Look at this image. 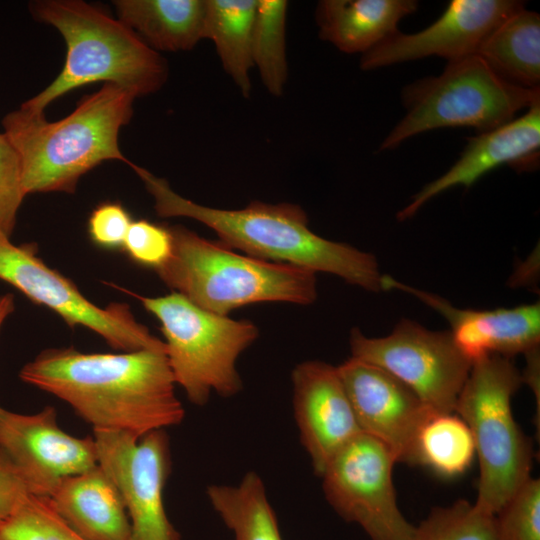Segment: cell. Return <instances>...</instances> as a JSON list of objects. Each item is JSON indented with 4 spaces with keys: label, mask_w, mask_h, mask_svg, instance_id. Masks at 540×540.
<instances>
[{
    "label": "cell",
    "mask_w": 540,
    "mask_h": 540,
    "mask_svg": "<svg viewBox=\"0 0 540 540\" xmlns=\"http://www.w3.org/2000/svg\"><path fill=\"white\" fill-rule=\"evenodd\" d=\"M19 377L67 403L93 430L140 438L180 424L185 415L165 352L50 348L25 364Z\"/></svg>",
    "instance_id": "1"
},
{
    "label": "cell",
    "mask_w": 540,
    "mask_h": 540,
    "mask_svg": "<svg viewBox=\"0 0 540 540\" xmlns=\"http://www.w3.org/2000/svg\"><path fill=\"white\" fill-rule=\"evenodd\" d=\"M130 167L153 197L160 217L194 219L213 230L220 243L251 257L330 273L364 290L382 291L375 256L315 234L297 204L253 201L236 210L208 207L177 194L166 179L134 163Z\"/></svg>",
    "instance_id": "2"
},
{
    "label": "cell",
    "mask_w": 540,
    "mask_h": 540,
    "mask_svg": "<svg viewBox=\"0 0 540 540\" xmlns=\"http://www.w3.org/2000/svg\"><path fill=\"white\" fill-rule=\"evenodd\" d=\"M135 99L128 90L104 83L58 121L21 106L6 114L3 133L19 158L26 194L74 193L79 179L102 162L129 164L118 140L133 117Z\"/></svg>",
    "instance_id": "3"
},
{
    "label": "cell",
    "mask_w": 540,
    "mask_h": 540,
    "mask_svg": "<svg viewBox=\"0 0 540 540\" xmlns=\"http://www.w3.org/2000/svg\"><path fill=\"white\" fill-rule=\"evenodd\" d=\"M29 9L37 21L59 31L66 57L58 76L21 107L44 113L57 98L95 82L116 84L136 98L166 83L168 66L159 52L98 7L81 0H38Z\"/></svg>",
    "instance_id": "4"
},
{
    "label": "cell",
    "mask_w": 540,
    "mask_h": 540,
    "mask_svg": "<svg viewBox=\"0 0 540 540\" xmlns=\"http://www.w3.org/2000/svg\"><path fill=\"white\" fill-rule=\"evenodd\" d=\"M168 228L172 251L155 271L174 292L205 310L228 315L254 303L308 305L317 298L316 273L309 269L236 253L182 225Z\"/></svg>",
    "instance_id": "5"
},
{
    "label": "cell",
    "mask_w": 540,
    "mask_h": 540,
    "mask_svg": "<svg viewBox=\"0 0 540 540\" xmlns=\"http://www.w3.org/2000/svg\"><path fill=\"white\" fill-rule=\"evenodd\" d=\"M522 384L511 358L487 355L472 363L454 411L472 434L479 462L474 505L491 515L531 478L532 444L511 407Z\"/></svg>",
    "instance_id": "6"
},
{
    "label": "cell",
    "mask_w": 540,
    "mask_h": 540,
    "mask_svg": "<svg viewBox=\"0 0 540 540\" xmlns=\"http://www.w3.org/2000/svg\"><path fill=\"white\" fill-rule=\"evenodd\" d=\"M131 295L160 322L175 383L190 402L203 406L213 392L222 397L240 392L236 362L259 336L253 322L210 312L174 291L160 297Z\"/></svg>",
    "instance_id": "7"
},
{
    "label": "cell",
    "mask_w": 540,
    "mask_h": 540,
    "mask_svg": "<svg viewBox=\"0 0 540 540\" xmlns=\"http://www.w3.org/2000/svg\"><path fill=\"white\" fill-rule=\"evenodd\" d=\"M407 113L383 140L380 150L394 149L406 139L444 127L492 130L540 101V89L513 85L478 55L449 61L438 76L426 77L402 91Z\"/></svg>",
    "instance_id": "8"
},
{
    "label": "cell",
    "mask_w": 540,
    "mask_h": 540,
    "mask_svg": "<svg viewBox=\"0 0 540 540\" xmlns=\"http://www.w3.org/2000/svg\"><path fill=\"white\" fill-rule=\"evenodd\" d=\"M351 357L381 367L407 385L434 413H454L472 362L450 331H432L401 319L384 337L350 334Z\"/></svg>",
    "instance_id": "9"
},
{
    "label": "cell",
    "mask_w": 540,
    "mask_h": 540,
    "mask_svg": "<svg viewBox=\"0 0 540 540\" xmlns=\"http://www.w3.org/2000/svg\"><path fill=\"white\" fill-rule=\"evenodd\" d=\"M0 279L57 313L68 326H82L95 332L115 350L166 352L164 341L139 323L127 304L95 305L70 279L48 267L37 256L35 245L13 244L1 227Z\"/></svg>",
    "instance_id": "10"
},
{
    "label": "cell",
    "mask_w": 540,
    "mask_h": 540,
    "mask_svg": "<svg viewBox=\"0 0 540 540\" xmlns=\"http://www.w3.org/2000/svg\"><path fill=\"white\" fill-rule=\"evenodd\" d=\"M390 450L360 433L326 465L320 477L326 500L345 521L359 525L370 540H411L413 526L400 511Z\"/></svg>",
    "instance_id": "11"
},
{
    "label": "cell",
    "mask_w": 540,
    "mask_h": 540,
    "mask_svg": "<svg viewBox=\"0 0 540 540\" xmlns=\"http://www.w3.org/2000/svg\"><path fill=\"white\" fill-rule=\"evenodd\" d=\"M98 466L118 490L131 527L129 540H180L164 507L163 493L171 470L165 429L142 437L93 430Z\"/></svg>",
    "instance_id": "12"
},
{
    "label": "cell",
    "mask_w": 540,
    "mask_h": 540,
    "mask_svg": "<svg viewBox=\"0 0 540 540\" xmlns=\"http://www.w3.org/2000/svg\"><path fill=\"white\" fill-rule=\"evenodd\" d=\"M337 370L361 432L383 443L396 462L418 465L417 438L435 413L381 367L350 357Z\"/></svg>",
    "instance_id": "13"
},
{
    "label": "cell",
    "mask_w": 540,
    "mask_h": 540,
    "mask_svg": "<svg viewBox=\"0 0 540 540\" xmlns=\"http://www.w3.org/2000/svg\"><path fill=\"white\" fill-rule=\"evenodd\" d=\"M0 449L34 496L49 497L63 478L98 465L93 436L79 438L62 430L50 406L35 414L0 407Z\"/></svg>",
    "instance_id": "14"
},
{
    "label": "cell",
    "mask_w": 540,
    "mask_h": 540,
    "mask_svg": "<svg viewBox=\"0 0 540 540\" xmlns=\"http://www.w3.org/2000/svg\"><path fill=\"white\" fill-rule=\"evenodd\" d=\"M524 7L515 0H452L430 26L414 34L397 31L362 54V70L440 56L449 61L477 54L490 33Z\"/></svg>",
    "instance_id": "15"
},
{
    "label": "cell",
    "mask_w": 540,
    "mask_h": 540,
    "mask_svg": "<svg viewBox=\"0 0 540 540\" xmlns=\"http://www.w3.org/2000/svg\"><path fill=\"white\" fill-rule=\"evenodd\" d=\"M291 379L300 440L321 476L333 456L362 432L337 367L305 361L293 369Z\"/></svg>",
    "instance_id": "16"
},
{
    "label": "cell",
    "mask_w": 540,
    "mask_h": 540,
    "mask_svg": "<svg viewBox=\"0 0 540 540\" xmlns=\"http://www.w3.org/2000/svg\"><path fill=\"white\" fill-rule=\"evenodd\" d=\"M390 289L409 293L441 314L451 326L454 342L472 363L490 354L512 358L539 347V302L493 310L461 309L436 294L383 275L382 290Z\"/></svg>",
    "instance_id": "17"
},
{
    "label": "cell",
    "mask_w": 540,
    "mask_h": 540,
    "mask_svg": "<svg viewBox=\"0 0 540 540\" xmlns=\"http://www.w3.org/2000/svg\"><path fill=\"white\" fill-rule=\"evenodd\" d=\"M540 150V101L521 116L468 139L454 165L426 184L411 202L397 213V219L411 218L430 199L454 187H471L478 179L502 166L518 170L535 169Z\"/></svg>",
    "instance_id": "18"
},
{
    "label": "cell",
    "mask_w": 540,
    "mask_h": 540,
    "mask_svg": "<svg viewBox=\"0 0 540 540\" xmlns=\"http://www.w3.org/2000/svg\"><path fill=\"white\" fill-rule=\"evenodd\" d=\"M48 498L56 513L85 540L130 539L122 498L98 465L63 478Z\"/></svg>",
    "instance_id": "19"
},
{
    "label": "cell",
    "mask_w": 540,
    "mask_h": 540,
    "mask_svg": "<svg viewBox=\"0 0 540 540\" xmlns=\"http://www.w3.org/2000/svg\"><path fill=\"white\" fill-rule=\"evenodd\" d=\"M414 0H322L315 10L319 37L344 53H366L396 33L416 11Z\"/></svg>",
    "instance_id": "20"
},
{
    "label": "cell",
    "mask_w": 540,
    "mask_h": 540,
    "mask_svg": "<svg viewBox=\"0 0 540 540\" xmlns=\"http://www.w3.org/2000/svg\"><path fill=\"white\" fill-rule=\"evenodd\" d=\"M117 19L155 51L192 50L203 39L206 0H116Z\"/></svg>",
    "instance_id": "21"
},
{
    "label": "cell",
    "mask_w": 540,
    "mask_h": 540,
    "mask_svg": "<svg viewBox=\"0 0 540 540\" xmlns=\"http://www.w3.org/2000/svg\"><path fill=\"white\" fill-rule=\"evenodd\" d=\"M505 81L536 89L540 83V16L518 9L486 38L477 54Z\"/></svg>",
    "instance_id": "22"
},
{
    "label": "cell",
    "mask_w": 540,
    "mask_h": 540,
    "mask_svg": "<svg viewBox=\"0 0 540 540\" xmlns=\"http://www.w3.org/2000/svg\"><path fill=\"white\" fill-rule=\"evenodd\" d=\"M257 0H206L203 39L214 43L224 71L244 97L251 92V44Z\"/></svg>",
    "instance_id": "23"
},
{
    "label": "cell",
    "mask_w": 540,
    "mask_h": 540,
    "mask_svg": "<svg viewBox=\"0 0 540 540\" xmlns=\"http://www.w3.org/2000/svg\"><path fill=\"white\" fill-rule=\"evenodd\" d=\"M208 500L234 540H283L261 477L247 472L236 485L212 484Z\"/></svg>",
    "instance_id": "24"
},
{
    "label": "cell",
    "mask_w": 540,
    "mask_h": 540,
    "mask_svg": "<svg viewBox=\"0 0 540 540\" xmlns=\"http://www.w3.org/2000/svg\"><path fill=\"white\" fill-rule=\"evenodd\" d=\"M418 465L443 477L464 473L475 457L472 434L454 413H435L422 426L417 438Z\"/></svg>",
    "instance_id": "25"
},
{
    "label": "cell",
    "mask_w": 540,
    "mask_h": 540,
    "mask_svg": "<svg viewBox=\"0 0 540 540\" xmlns=\"http://www.w3.org/2000/svg\"><path fill=\"white\" fill-rule=\"evenodd\" d=\"M288 2L257 0L253 25L251 59L266 90L283 94L288 79L286 23Z\"/></svg>",
    "instance_id": "26"
},
{
    "label": "cell",
    "mask_w": 540,
    "mask_h": 540,
    "mask_svg": "<svg viewBox=\"0 0 540 540\" xmlns=\"http://www.w3.org/2000/svg\"><path fill=\"white\" fill-rule=\"evenodd\" d=\"M411 540H497L494 515L458 500L436 507L415 526Z\"/></svg>",
    "instance_id": "27"
},
{
    "label": "cell",
    "mask_w": 540,
    "mask_h": 540,
    "mask_svg": "<svg viewBox=\"0 0 540 540\" xmlns=\"http://www.w3.org/2000/svg\"><path fill=\"white\" fill-rule=\"evenodd\" d=\"M0 540H85L56 513L48 497L30 495L0 523Z\"/></svg>",
    "instance_id": "28"
},
{
    "label": "cell",
    "mask_w": 540,
    "mask_h": 540,
    "mask_svg": "<svg viewBox=\"0 0 540 540\" xmlns=\"http://www.w3.org/2000/svg\"><path fill=\"white\" fill-rule=\"evenodd\" d=\"M497 540H540V480L529 478L494 515Z\"/></svg>",
    "instance_id": "29"
},
{
    "label": "cell",
    "mask_w": 540,
    "mask_h": 540,
    "mask_svg": "<svg viewBox=\"0 0 540 540\" xmlns=\"http://www.w3.org/2000/svg\"><path fill=\"white\" fill-rule=\"evenodd\" d=\"M122 248L133 261L157 269L170 257L171 233L147 220L132 221Z\"/></svg>",
    "instance_id": "30"
},
{
    "label": "cell",
    "mask_w": 540,
    "mask_h": 540,
    "mask_svg": "<svg viewBox=\"0 0 540 540\" xmlns=\"http://www.w3.org/2000/svg\"><path fill=\"white\" fill-rule=\"evenodd\" d=\"M19 158L4 133H0V227L11 236L17 213L26 196Z\"/></svg>",
    "instance_id": "31"
},
{
    "label": "cell",
    "mask_w": 540,
    "mask_h": 540,
    "mask_svg": "<svg viewBox=\"0 0 540 540\" xmlns=\"http://www.w3.org/2000/svg\"><path fill=\"white\" fill-rule=\"evenodd\" d=\"M132 223L129 212L116 202L98 205L88 219V233L96 245L106 249L123 247Z\"/></svg>",
    "instance_id": "32"
},
{
    "label": "cell",
    "mask_w": 540,
    "mask_h": 540,
    "mask_svg": "<svg viewBox=\"0 0 540 540\" xmlns=\"http://www.w3.org/2000/svg\"><path fill=\"white\" fill-rule=\"evenodd\" d=\"M30 495L18 471L0 449V523L9 517Z\"/></svg>",
    "instance_id": "33"
},
{
    "label": "cell",
    "mask_w": 540,
    "mask_h": 540,
    "mask_svg": "<svg viewBox=\"0 0 540 540\" xmlns=\"http://www.w3.org/2000/svg\"><path fill=\"white\" fill-rule=\"evenodd\" d=\"M14 296L10 293L0 296V328L5 319L14 311Z\"/></svg>",
    "instance_id": "34"
}]
</instances>
